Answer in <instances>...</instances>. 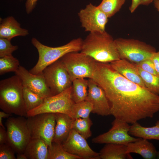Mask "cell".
Returning a JSON list of instances; mask_svg holds the SVG:
<instances>
[{
  "label": "cell",
  "mask_w": 159,
  "mask_h": 159,
  "mask_svg": "<svg viewBox=\"0 0 159 159\" xmlns=\"http://www.w3.org/2000/svg\"><path fill=\"white\" fill-rule=\"evenodd\" d=\"M91 79L104 90L115 118L132 124L159 111V95L128 80L108 63L97 62Z\"/></svg>",
  "instance_id": "cell-1"
},
{
  "label": "cell",
  "mask_w": 159,
  "mask_h": 159,
  "mask_svg": "<svg viewBox=\"0 0 159 159\" xmlns=\"http://www.w3.org/2000/svg\"><path fill=\"white\" fill-rule=\"evenodd\" d=\"M80 52L100 62L110 63L120 59L115 39L106 31L90 33L83 41Z\"/></svg>",
  "instance_id": "cell-2"
},
{
  "label": "cell",
  "mask_w": 159,
  "mask_h": 159,
  "mask_svg": "<svg viewBox=\"0 0 159 159\" xmlns=\"http://www.w3.org/2000/svg\"><path fill=\"white\" fill-rule=\"evenodd\" d=\"M23 85L16 75L0 82V108L11 114L27 117L28 110L23 95Z\"/></svg>",
  "instance_id": "cell-3"
},
{
  "label": "cell",
  "mask_w": 159,
  "mask_h": 159,
  "mask_svg": "<svg viewBox=\"0 0 159 159\" xmlns=\"http://www.w3.org/2000/svg\"><path fill=\"white\" fill-rule=\"evenodd\" d=\"M83 40L80 38L74 39L63 45L52 47L44 45L37 39H32V44L37 49L39 54L38 61L29 71L36 75L42 74L44 70L48 66L71 52L81 51Z\"/></svg>",
  "instance_id": "cell-4"
},
{
  "label": "cell",
  "mask_w": 159,
  "mask_h": 159,
  "mask_svg": "<svg viewBox=\"0 0 159 159\" xmlns=\"http://www.w3.org/2000/svg\"><path fill=\"white\" fill-rule=\"evenodd\" d=\"M115 41L120 59L134 64L150 59L156 52L153 47L138 39L119 38Z\"/></svg>",
  "instance_id": "cell-5"
},
{
  "label": "cell",
  "mask_w": 159,
  "mask_h": 159,
  "mask_svg": "<svg viewBox=\"0 0 159 159\" xmlns=\"http://www.w3.org/2000/svg\"><path fill=\"white\" fill-rule=\"evenodd\" d=\"M59 59L66 69L72 81L78 78H92L97 62L81 52L69 53Z\"/></svg>",
  "instance_id": "cell-6"
},
{
  "label": "cell",
  "mask_w": 159,
  "mask_h": 159,
  "mask_svg": "<svg viewBox=\"0 0 159 159\" xmlns=\"http://www.w3.org/2000/svg\"><path fill=\"white\" fill-rule=\"evenodd\" d=\"M5 124L7 135L6 144L16 153H24L31 139L27 120L21 116L8 117Z\"/></svg>",
  "instance_id": "cell-7"
},
{
  "label": "cell",
  "mask_w": 159,
  "mask_h": 159,
  "mask_svg": "<svg viewBox=\"0 0 159 159\" xmlns=\"http://www.w3.org/2000/svg\"><path fill=\"white\" fill-rule=\"evenodd\" d=\"M27 117V125L31 138L40 139L49 146L51 145L55 133L54 113H41Z\"/></svg>",
  "instance_id": "cell-8"
},
{
  "label": "cell",
  "mask_w": 159,
  "mask_h": 159,
  "mask_svg": "<svg viewBox=\"0 0 159 159\" xmlns=\"http://www.w3.org/2000/svg\"><path fill=\"white\" fill-rule=\"evenodd\" d=\"M72 86L62 92L45 98L38 107L29 111L27 117L43 113H62L70 115L74 103L72 99Z\"/></svg>",
  "instance_id": "cell-9"
},
{
  "label": "cell",
  "mask_w": 159,
  "mask_h": 159,
  "mask_svg": "<svg viewBox=\"0 0 159 159\" xmlns=\"http://www.w3.org/2000/svg\"><path fill=\"white\" fill-rule=\"evenodd\" d=\"M43 74L47 86L53 95L59 94L72 86V81L59 59L47 67Z\"/></svg>",
  "instance_id": "cell-10"
},
{
  "label": "cell",
  "mask_w": 159,
  "mask_h": 159,
  "mask_svg": "<svg viewBox=\"0 0 159 159\" xmlns=\"http://www.w3.org/2000/svg\"><path fill=\"white\" fill-rule=\"evenodd\" d=\"M128 124L115 118L110 130L92 138V142L97 144L112 143L126 145L130 143L135 141L139 138H136L129 135L130 126Z\"/></svg>",
  "instance_id": "cell-11"
},
{
  "label": "cell",
  "mask_w": 159,
  "mask_h": 159,
  "mask_svg": "<svg viewBox=\"0 0 159 159\" xmlns=\"http://www.w3.org/2000/svg\"><path fill=\"white\" fill-rule=\"evenodd\" d=\"M78 16L85 31L90 33L105 31L108 18L97 6L90 3L79 11Z\"/></svg>",
  "instance_id": "cell-12"
},
{
  "label": "cell",
  "mask_w": 159,
  "mask_h": 159,
  "mask_svg": "<svg viewBox=\"0 0 159 159\" xmlns=\"http://www.w3.org/2000/svg\"><path fill=\"white\" fill-rule=\"evenodd\" d=\"M69 153L83 159H100L99 153L93 150L86 139L72 129L66 139L62 143Z\"/></svg>",
  "instance_id": "cell-13"
},
{
  "label": "cell",
  "mask_w": 159,
  "mask_h": 159,
  "mask_svg": "<svg viewBox=\"0 0 159 159\" xmlns=\"http://www.w3.org/2000/svg\"><path fill=\"white\" fill-rule=\"evenodd\" d=\"M88 80V93L85 100L92 105V112L102 116L110 115V103L104 90L92 79Z\"/></svg>",
  "instance_id": "cell-14"
},
{
  "label": "cell",
  "mask_w": 159,
  "mask_h": 159,
  "mask_svg": "<svg viewBox=\"0 0 159 159\" xmlns=\"http://www.w3.org/2000/svg\"><path fill=\"white\" fill-rule=\"evenodd\" d=\"M15 73L21 79L23 86L32 92L44 99L53 95L46 85L43 74H33L20 65Z\"/></svg>",
  "instance_id": "cell-15"
},
{
  "label": "cell",
  "mask_w": 159,
  "mask_h": 159,
  "mask_svg": "<svg viewBox=\"0 0 159 159\" xmlns=\"http://www.w3.org/2000/svg\"><path fill=\"white\" fill-rule=\"evenodd\" d=\"M112 68L130 81L146 88L141 77L137 65L125 59H120L110 63Z\"/></svg>",
  "instance_id": "cell-16"
},
{
  "label": "cell",
  "mask_w": 159,
  "mask_h": 159,
  "mask_svg": "<svg viewBox=\"0 0 159 159\" xmlns=\"http://www.w3.org/2000/svg\"><path fill=\"white\" fill-rule=\"evenodd\" d=\"M56 125L54 135L52 142L62 144L67 138L74 119L69 115L62 113H54Z\"/></svg>",
  "instance_id": "cell-17"
},
{
  "label": "cell",
  "mask_w": 159,
  "mask_h": 159,
  "mask_svg": "<svg viewBox=\"0 0 159 159\" xmlns=\"http://www.w3.org/2000/svg\"><path fill=\"white\" fill-rule=\"evenodd\" d=\"M0 38L10 40L17 36H25L29 34L27 30L21 27L20 24L12 16L1 20Z\"/></svg>",
  "instance_id": "cell-18"
},
{
  "label": "cell",
  "mask_w": 159,
  "mask_h": 159,
  "mask_svg": "<svg viewBox=\"0 0 159 159\" xmlns=\"http://www.w3.org/2000/svg\"><path fill=\"white\" fill-rule=\"evenodd\" d=\"M126 145L127 153L138 154L145 159L156 158L158 151L153 144L147 140L139 138L138 140Z\"/></svg>",
  "instance_id": "cell-19"
},
{
  "label": "cell",
  "mask_w": 159,
  "mask_h": 159,
  "mask_svg": "<svg viewBox=\"0 0 159 159\" xmlns=\"http://www.w3.org/2000/svg\"><path fill=\"white\" fill-rule=\"evenodd\" d=\"M48 146L42 140L31 138L24 153L27 159H48Z\"/></svg>",
  "instance_id": "cell-20"
},
{
  "label": "cell",
  "mask_w": 159,
  "mask_h": 159,
  "mask_svg": "<svg viewBox=\"0 0 159 159\" xmlns=\"http://www.w3.org/2000/svg\"><path fill=\"white\" fill-rule=\"evenodd\" d=\"M126 151V145L109 143L106 144L99 153L101 159H133Z\"/></svg>",
  "instance_id": "cell-21"
},
{
  "label": "cell",
  "mask_w": 159,
  "mask_h": 159,
  "mask_svg": "<svg viewBox=\"0 0 159 159\" xmlns=\"http://www.w3.org/2000/svg\"><path fill=\"white\" fill-rule=\"evenodd\" d=\"M129 133L132 136L146 140H159V120L151 127L142 126L136 122L130 126Z\"/></svg>",
  "instance_id": "cell-22"
},
{
  "label": "cell",
  "mask_w": 159,
  "mask_h": 159,
  "mask_svg": "<svg viewBox=\"0 0 159 159\" xmlns=\"http://www.w3.org/2000/svg\"><path fill=\"white\" fill-rule=\"evenodd\" d=\"M88 80L80 78L72 81L71 97L74 103L85 100L88 93Z\"/></svg>",
  "instance_id": "cell-23"
},
{
  "label": "cell",
  "mask_w": 159,
  "mask_h": 159,
  "mask_svg": "<svg viewBox=\"0 0 159 159\" xmlns=\"http://www.w3.org/2000/svg\"><path fill=\"white\" fill-rule=\"evenodd\" d=\"M92 110V104L87 100L74 103L72 106L69 116L73 119L87 118L89 117Z\"/></svg>",
  "instance_id": "cell-24"
},
{
  "label": "cell",
  "mask_w": 159,
  "mask_h": 159,
  "mask_svg": "<svg viewBox=\"0 0 159 159\" xmlns=\"http://www.w3.org/2000/svg\"><path fill=\"white\" fill-rule=\"evenodd\" d=\"M138 67L139 74L146 88L153 93L159 95V74L149 73Z\"/></svg>",
  "instance_id": "cell-25"
},
{
  "label": "cell",
  "mask_w": 159,
  "mask_h": 159,
  "mask_svg": "<svg viewBox=\"0 0 159 159\" xmlns=\"http://www.w3.org/2000/svg\"><path fill=\"white\" fill-rule=\"evenodd\" d=\"M48 159H81L78 156L72 154L66 151L62 144L52 142L48 146Z\"/></svg>",
  "instance_id": "cell-26"
},
{
  "label": "cell",
  "mask_w": 159,
  "mask_h": 159,
  "mask_svg": "<svg viewBox=\"0 0 159 159\" xmlns=\"http://www.w3.org/2000/svg\"><path fill=\"white\" fill-rule=\"evenodd\" d=\"M93 123L90 117L74 119L72 125V129L87 139L92 136L90 127Z\"/></svg>",
  "instance_id": "cell-27"
},
{
  "label": "cell",
  "mask_w": 159,
  "mask_h": 159,
  "mask_svg": "<svg viewBox=\"0 0 159 159\" xmlns=\"http://www.w3.org/2000/svg\"><path fill=\"white\" fill-rule=\"evenodd\" d=\"M125 1V0H102L97 6L110 18L120 10Z\"/></svg>",
  "instance_id": "cell-28"
},
{
  "label": "cell",
  "mask_w": 159,
  "mask_h": 159,
  "mask_svg": "<svg viewBox=\"0 0 159 159\" xmlns=\"http://www.w3.org/2000/svg\"><path fill=\"white\" fill-rule=\"evenodd\" d=\"M23 95L28 112L40 105L44 98L23 86Z\"/></svg>",
  "instance_id": "cell-29"
},
{
  "label": "cell",
  "mask_w": 159,
  "mask_h": 159,
  "mask_svg": "<svg viewBox=\"0 0 159 159\" xmlns=\"http://www.w3.org/2000/svg\"><path fill=\"white\" fill-rule=\"evenodd\" d=\"M18 60L12 55L0 58V75L10 72L16 71L19 68Z\"/></svg>",
  "instance_id": "cell-30"
},
{
  "label": "cell",
  "mask_w": 159,
  "mask_h": 159,
  "mask_svg": "<svg viewBox=\"0 0 159 159\" xmlns=\"http://www.w3.org/2000/svg\"><path fill=\"white\" fill-rule=\"evenodd\" d=\"M18 49L17 45H12L11 40L0 38V57L12 55V53Z\"/></svg>",
  "instance_id": "cell-31"
},
{
  "label": "cell",
  "mask_w": 159,
  "mask_h": 159,
  "mask_svg": "<svg viewBox=\"0 0 159 159\" xmlns=\"http://www.w3.org/2000/svg\"><path fill=\"white\" fill-rule=\"evenodd\" d=\"M15 152L7 144L0 145V159H16Z\"/></svg>",
  "instance_id": "cell-32"
},
{
  "label": "cell",
  "mask_w": 159,
  "mask_h": 159,
  "mask_svg": "<svg viewBox=\"0 0 159 159\" xmlns=\"http://www.w3.org/2000/svg\"><path fill=\"white\" fill-rule=\"evenodd\" d=\"M142 69L149 73L157 74L153 63L150 58L136 64Z\"/></svg>",
  "instance_id": "cell-33"
},
{
  "label": "cell",
  "mask_w": 159,
  "mask_h": 159,
  "mask_svg": "<svg viewBox=\"0 0 159 159\" xmlns=\"http://www.w3.org/2000/svg\"><path fill=\"white\" fill-rule=\"evenodd\" d=\"M150 59L154 64L157 74H159V51L154 52Z\"/></svg>",
  "instance_id": "cell-34"
},
{
  "label": "cell",
  "mask_w": 159,
  "mask_h": 159,
  "mask_svg": "<svg viewBox=\"0 0 159 159\" xmlns=\"http://www.w3.org/2000/svg\"><path fill=\"white\" fill-rule=\"evenodd\" d=\"M38 0H27L25 3V8L27 14H29L33 10Z\"/></svg>",
  "instance_id": "cell-35"
},
{
  "label": "cell",
  "mask_w": 159,
  "mask_h": 159,
  "mask_svg": "<svg viewBox=\"0 0 159 159\" xmlns=\"http://www.w3.org/2000/svg\"><path fill=\"white\" fill-rule=\"evenodd\" d=\"M7 140V135L5 128L0 126V145L6 144Z\"/></svg>",
  "instance_id": "cell-36"
},
{
  "label": "cell",
  "mask_w": 159,
  "mask_h": 159,
  "mask_svg": "<svg viewBox=\"0 0 159 159\" xmlns=\"http://www.w3.org/2000/svg\"><path fill=\"white\" fill-rule=\"evenodd\" d=\"M141 0H132L129 10L131 13L133 12L139 5H140Z\"/></svg>",
  "instance_id": "cell-37"
},
{
  "label": "cell",
  "mask_w": 159,
  "mask_h": 159,
  "mask_svg": "<svg viewBox=\"0 0 159 159\" xmlns=\"http://www.w3.org/2000/svg\"><path fill=\"white\" fill-rule=\"evenodd\" d=\"M11 115L3 111H0V126L5 128L2 123V118H8Z\"/></svg>",
  "instance_id": "cell-38"
},
{
  "label": "cell",
  "mask_w": 159,
  "mask_h": 159,
  "mask_svg": "<svg viewBox=\"0 0 159 159\" xmlns=\"http://www.w3.org/2000/svg\"><path fill=\"white\" fill-rule=\"evenodd\" d=\"M154 0H141L140 5L147 6L153 1Z\"/></svg>",
  "instance_id": "cell-39"
},
{
  "label": "cell",
  "mask_w": 159,
  "mask_h": 159,
  "mask_svg": "<svg viewBox=\"0 0 159 159\" xmlns=\"http://www.w3.org/2000/svg\"><path fill=\"white\" fill-rule=\"evenodd\" d=\"M16 159H27V158L24 153H20L16 154Z\"/></svg>",
  "instance_id": "cell-40"
},
{
  "label": "cell",
  "mask_w": 159,
  "mask_h": 159,
  "mask_svg": "<svg viewBox=\"0 0 159 159\" xmlns=\"http://www.w3.org/2000/svg\"><path fill=\"white\" fill-rule=\"evenodd\" d=\"M153 3L155 7L159 12V0H154Z\"/></svg>",
  "instance_id": "cell-41"
},
{
  "label": "cell",
  "mask_w": 159,
  "mask_h": 159,
  "mask_svg": "<svg viewBox=\"0 0 159 159\" xmlns=\"http://www.w3.org/2000/svg\"><path fill=\"white\" fill-rule=\"evenodd\" d=\"M156 158L159 159V151L157 152Z\"/></svg>",
  "instance_id": "cell-42"
},
{
  "label": "cell",
  "mask_w": 159,
  "mask_h": 159,
  "mask_svg": "<svg viewBox=\"0 0 159 159\" xmlns=\"http://www.w3.org/2000/svg\"></svg>",
  "instance_id": "cell-43"
}]
</instances>
